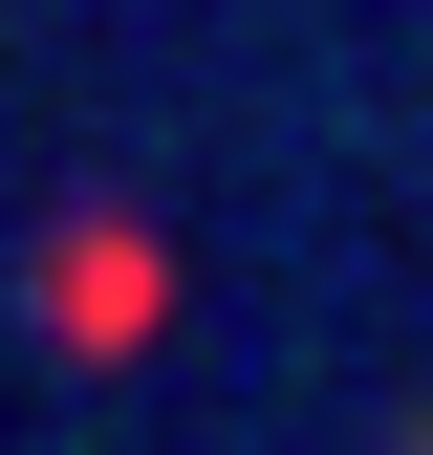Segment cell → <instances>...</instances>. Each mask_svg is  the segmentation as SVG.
<instances>
[{"mask_svg": "<svg viewBox=\"0 0 433 455\" xmlns=\"http://www.w3.org/2000/svg\"><path fill=\"white\" fill-rule=\"evenodd\" d=\"M152 325V239H66V347H130Z\"/></svg>", "mask_w": 433, "mask_h": 455, "instance_id": "cell-1", "label": "cell"}]
</instances>
